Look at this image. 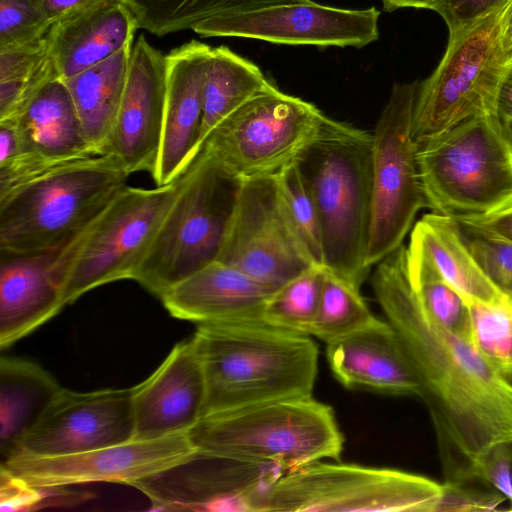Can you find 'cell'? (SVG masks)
<instances>
[{
	"mask_svg": "<svg viewBox=\"0 0 512 512\" xmlns=\"http://www.w3.org/2000/svg\"><path fill=\"white\" fill-rule=\"evenodd\" d=\"M372 287L419 381L445 482L471 480L483 454L512 443V386L472 343L422 307L408 278L404 244L377 263Z\"/></svg>",
	"mask_w": 512,
	"mask_h": 512,
	"instance_id": "1",
	"label": "cell"
},
{
	"mask_svg": "<svg viewBox=\"0 0 512 512\" xmlns=\"http://www.w3.org/2000/svg\"><path fill=\"white\" fill-rule=\"evenodd\" d=\"M192 339L205 378L202 417L312 396L319 352L309 335L249 321L198 325Z\"/></svg>",
	"mask_w": 512,
	"mask_h": 512,
	"instance_id": "2",
	"label": "cell"
},
{
	"mask_svg": "<svg viewBox=\"0 0 512 512\" xmlns=\"http://www.w3.org/2000/svg\"><path fill=\"white\" fill-rule=\"evenodd\" d=\"M297 163L317 207L323 266L360 289L371 270L372 134L328 117Z\"/></svg>",
	"mask_w": 512,
	"mask_h": 512,
	"instance_id": "3",
	"label": "cell"
},
{
	"mask_svg": "<svg viewBox=\"0 0 512 512\" xmlns=\"http://www.w3.org/2000/svg\"><path fill=\"white\" fill-rule=\"evenodd\" d=\"M198 453L284 472L338 460L344 437L331 406L312 396L273 400L202 417L189 431Z\"/></svg>",
	"mask_w": 512,
	"mask_h": 512,
	"instance_id": "4",
	"label": "cell"
},
{
	"mask_svg": "<svg viewBox=\"0 0 512 512\" xmlns=\"http://www.w3.org/2000/svg\"><path fill=\"white\" fill-rule=\"evenodd\" d=\"M118 160L95 155L65 163L0 196V252L62 248L127 185Z\"/></svg>",
	"mask_w": 512,
	"mask_h": 512,
	"instance_id": "5",
	"label": "cell"
},
{
	"mask_svg": "<svg viewBox=\"0 0 512 512\" xmlns=\"http://www.w3.org/2000/svg\"><path fill=\"white\" fill-rule=\"evenodd\" d=\"M242 181L198 152L132 280L161 298L217 261Z\"/></svg>",
	"mask_w": 512,
	"mask_h": 512,
	"instance_id": "6",
	"label": "cell"
},
{
	"mask_svg": "<svg viewBox=\"0 0 512 512\" xmlns=\"http://www.w3.org/2000/svg\"><path fill=\"white\" fill-rule=\"evenodd\" d=\"M180 177L156 188L124 186L60 248L52 276L64 306L94 288L133 278L178 193Z\"/></svg>",
	"mask_w": 512,
	"mask_h": 512,
	"instance_id": "7",
	"label": "cell"
},
{
	"mask_svg": "<svg viewBox=\"0 0 512 512\" xmlns=\"http://www.w3.org/2000/svg\"><path fill=\"white\" fill-rule=\"evenodd\" d=\"M426 207L483 215L512 202V147L495 115L469 119L417 144Z\"/></svg>",
	"mask_w": 512,
	"mask_h": 512,
	"instance_id": "8",
	"label": "cell"
},
{
	"mask_svg": "<svg viewBox=\"0 0 512 512\" xmlns=\"http://www.w3.org/2000/svg\"><path fill=\"white\" fill-rule=\"evenodd\" d=\"M443 484L391 468L317 461L287 471L268 485L254 512H437Z\"/></svg>",
	"mask_w": 512,
	"mask_h": 512,
	"instance_id": "9",
	"label": "cell"
},
{
	"mask_svg": "<svg viewBox=\"0 0 512 512\" xmlns=\"http://www.w3.org/2000/svg\"><path fill=\"white\" fill-rule=\"evenodd\" d=\"M327 118L314 104L271 85L216 125L199 152L241 181L275 175L299 159Z\"/></svg>",
	"mask_w": 512,
	"mask_h": 512,
	"instance_id": "10",
	"label": "cell"
},
{
	"mask_svg": "<svg viewBox=\"0 0 512 512\" xmlns=\"http://www.w3.org/2000/svg\"><path fill=\"white\" fill-rule=\"evenodd\" d=\"M502 12L449 35L438 66L419 82L412 117L416 144L469 119L495 115L507 68L500 43Z\"/></svg>",
	"mask_w": 512,
	"mask_h": 512,
	"instance_id": "11",
	"label": "cell"
},
{
	"mask_svg": "<svg viewBox=\"0 0 512 512\" xmlns=\"http://www.w3.org/2000/svg\"><path fill=\"white\" fill-rule=\"evenodd\" d=\"M419 81L395 84L372 133V214L367 264L400 245L426 207L412 117Z\"/></svg>",
	"mask_w": 512,
	"mask_h": 512,
	"instance_id": "12",
	"label": "cell"
},
{
	"mask_svg": "<svg viewBox=\"0 0 512 512\" xmlns=\"http://www.w3.org/2000/svg\"><path fill=\"white\" fill-rule=\"evenodd\" d=\"M217 261L273 292L316 265L287 213L276 174L242 181Z\"/></svg>",
	"mask_w": 512,
	"mask_h": 512,
	"instance_id": "13",
	"label": "cell"
},
{
	"mask_svg": "<svg viewBox=\"0 0 512 512\" xmlns=\"http://www.w3.org/2000/svg\"><path fill=\"white\" fill-rule=\"evenodd\" d=\"M198 455L188 432L130 440L60 456L16 453L1 465L35 487L113 482L135 486L188 463Z\"/></svg>",
	"mask_w": 512,
	"mask_h": 512,
	"instance_id": "14",
	"label": "cell"
},
{
	"mask_svg": "<svg viewBox=\"0 0 512 512\" xmlns=\"http://www.w3.org/2000/svg\"><path fill=\"white\" fill-rule=\"evenodd\" d=\"M380 12L325 6L311 0L221 14L196 24L201 37H242L278 44L363 47L379 37Z\"/></svg>",
	"mask_w": 512,
	"mask_h": 512,
	"instance_id": "15",
	"label": "cell"
},
{
	"mask_svg": "<svg viewBox=\"0 0 512 512\" xmlns=\"http://www.w3.org/2000/svg\"><path fill=\"white\" fill-rule=\"evenodd\" d=\"M133 433V387L91 392L62 387L12 454H74L130 441Z\"/></svg>",
	"mask_w": 512,
	"mask_h": 512,
	"instance_id": "16",
	"label": "cell"
},
{
	"mask_svg": "<svg viewBox=\"0 0 512 512\" xmlns=\"http://www.w3.org/2000/svg\"><path fill=\"white\" fill-rule=\"evenodd\" d=\"M166 55L140 35L132 48L120 107L101 155L126 172L155 173L163 137Z\"/></svg>",
	"mask_w": 512,
	"mask_h": 512,
	"instance_id": "17",
	"label": "cell"
},
{
	"mask_svg": "<svg viewBox=\"0 0 512 512\" xmlns=\"http://www.w3.org/2000/svg\"><path fill=\"white\" fill-rule=\"evenodd\" d=\"M200 454V453H199ZM203 455V454H201ZM207 464L196 466L194 459L135 485L154 505V510H204L253 512L258 496L285 473L275 466L203 455Z\"/></svg>",
	"mask_w": 512,
	"mask_h": 512,
	"instance_id": "18",
	"label": "cell"
},
{
	"mask_svg": "<svg viewBox=\"0 0 512 512\" xmlns=\"http://www.w3.org/2000/svg\"><path fill=\"white\" fill-rule=\"evenodd\" d=\"M211 54V46L192 40L166 55L163 137L152 176L157 186L176 181L199 152L204 88Z\"/></svg>",
	"mask_w": 512,
	"mask_h": 512,
	"instance_id": "19",
	"label": "cell"
},
{
	"mask_svg": "<svg viewBox=\"0 0 512 512\" xmlns=\"http://www.w3.org/2000/svg\"><path fill=\"white\" fill-rule=\"evenodd\" d=\"M205 391L191 337L177 343L147 379L133 386V439L188 432L202 418Z\"/></svg>",
	"mask_w": 512,
	"mask_h": 512,
	"instance_id": "20",
	"label": "cell"
},
{
	"mask_svg": "<svg viewBox=\"0 0 512 512\" xmlns=\"http://www.w3.org/2000/svg\"><path fill=\"white\" fill-rule=\"evenodd\" d=\"M274 292L239 270L215 261L161 296L175 318L198 325L262 321Z\"/></svg>",
	"mask_w": 512,
	"mask_h": 512,
	"instance_id": "21",
	"label": "cell"
},
{
	"mask_svg": "<svg viewBox=\"0 0 512 512\" xmlns=\"http://www.w3.org/2000/svg\"><path fill=\"white\" fill-rule=\"evenodd\" d=\"M336 379L347 388L394 395H420V384L403 345L388 321L326 344Z\"/></svg>",
	"mask_w": 512,
	"mask_h": 512,
	"instance_id": "22",
	"label": "cell"
},
{
	"mask_svg": "<svg viewBox=\"0 0 512 512\" xmlns=\"http://www.w3.org/2000/svg\"><path fill=\"white\" fill-rule=\"evenodd\" d=\"M59 250L26 254L1 252V349L29 335L65 307L52 276Z\"/></svg>",
	"mask_w": 512,
	"mask_h": 512,
	"instance_id": "23",
	"label": "cell"
},
{
	"mask_svg": "<svg viewBox=\"0 0 512 512\" xmlns=\"http://www.w3.org/2000/svg\"><path fill=\"white\" fill-rule=\"evenodd\" d=\"M138 23L126 0H115L54 23L51 49L66 81L106 60L132 40Z\"/></svg>",
	"mask_w": 512,
	"mask_h": 512,
	"instance_id": "24",
	"label": "cell"
},
{
	"mask_svg": "<svg viewBox=\"0 0 512 512\" xmlns=\"http://www.w3.org/2000/svg\"><path fill=\"white\" fill-rule=\"evenodd\" d=\"M8 120L15 122L29 148L49 164L98 155L85 138L71 94L61 79L49 82L17 117Z\"/></svg>",
	"mask_w": 512,
	"mask_h": 512,
	"instance_id": "25",
	"label": "cell"
},
{
	"mask_svg": "<svg viewBox=\"0 0 512 512\" xmlns=\"http://www.w3.org/2000/svg\"><path fill=\"white\" fill-rule=\"evenodd\" d=\"M408 250L425 258L468 303L507 301L484 274L463 242L452 216L428 213L413 227Z\"/></svg>",
	"mask_w": 512,
	"mask_h": 512,
	"instance_id": "26",
	"label": "cell"
},
{
	"mask_svg": "<svg viewBox=\"0 0 512 512\" xmlns=\"http://www.w3.org/2000/svg\"><path fill=\"white\" fill-rule=\"evenodd\" d=\"M62 387L40 365L20 358L0 359V452L11 455Z\"/></svg>",
	"mask_w": 512,
	"mask_h": 512,
	"instance_id": "27",
	"label": "cell"
},
{
	"mask_svg": "<svg viewBox=\"0 0 512 512\" xmlns=\"http://www.w3.org/2000/svg\"><path fill=\"white\" fill-rule=\"evenodd\" d=\"M132 44L64 81L86 140L98 155L113 128L123 96Z\"/></svg>",
	"mask_w": 512,
	"mask_h": 512,
	"instance_id": "28",
	"label": "cell"
},
{
	"mask_svg": "<svg viewBox=\"0 0 512 512\" xmlns=\"http://www.w3.org/2000/svg\"><path fill=\"white\" fill-rule=\"evenodd\" d=\"M271 85L251 61L226 46L212 48L204 88L201 145L216 125Z\"/></svg>",
	"mask_w": 512,
	"mask_h": 512,
	"instance_id": "29",
	"label": "cell"
},
{
	"mask_svg": "<svg viewBox=\"0 0 512 512\" xmlns=\"http://www.w3.org/2000/svg\"><path fill=\"white\" fill-rule=\"evenodd\" d=\"M55 79L60 76L50 31L40 40L0 49V121L17 117Z\"/></svg>",
	"mask_w": 512,
	"mask_h": 512,
	"instance_id": "30",
	"label": "cell"
},
{
	"mask_svg": "<svg viewBox=\"0 0 512 512\" xmlns=\"http://www.w3.org/2000/svg\"><path fill=\"white\" fill-rule=\"evenodd\" d=\"M305 0H126L138 28L156 36L191 29L213 16Z\"/></svg>",
	"mask_w": 512,
	"mask_h": 512,
	"instance_id": "31",
	"label": "cell"
},
{
	"mask_svg": "<svg viewBox=\"0 0 512 512\" xmlns=\"http://www.w3.org/2000/svg\"><path fill=\"white\" fill-rule=\"evenodd\" d=\"M377 320L360 289L326 269L319 308L309 335L328 344L365 329Z\"/></svg>",
	"mask_w": 512,
	"mask_h": 512,
	"instance_id": "32",
	"label": "cell"
},
{
	"mask_svg": "<svg viewBox=\"0 0 512 512\" xmlns=\"http://www.w3.org/2000/svg\"><path fill=\"white\" fill-rule=\"evenodd\" d=\"M407 273L422 307L443 327L471 343L469 303L422 256L407 248Z\"/></svg>",
	"mask_w": 512,
	"mask_h": 512,
	"instance_id": "33",
	"label": "cell"
},
{
	"mask_svg": "<svg viewBox=\"0 0 512 512\" xmlns=\"http://www.w3.org/2000/svg\"><path fill=\"white\" fill-rule=\"evenodd\" d=\"M325 272L324 266L314 265L284 284L267 300L262 321L309 335L319 308Z\"/></svg>",
	"mask_w": 512,
	"mask_h": 512,
	"instance_id": "34",
	"label": "cell"
},
{
	"mask_svg": "<svg viewBox=\"0 0 512 512\" xmlns=\"http://www.w3.org/2000/svg\"><path fill=\"white\" fill-rule=\"evenodd\" d=\"M471 343L503 376L512 373V303H469Z\"/></svg>",
	"mask_w": 512,
	"mask_h": 512,
	"instance_id": "35",
	"label": "cell"
},
{
	"mask_svg": "<svg viewBox=\"0 0 512 512\" xmlns=\"http://www.w3.org/2000/svg\"><path fill=\"white\" fill-rule=\"evenodd\" d=\"M276 178L287 213L304 247L313 262L323 266L318 211L297 161L279 171Z\"/></svg>",
	"mask_w": 512,
	"mask_h": 512,
	"instance_id": "36",
	"label": "cell"
},
{
	"mask_svg": "<svg viewBox=\"0 0 512 512\" xmlns=\"http://www.w3.org/2000/svg\"><path fill=\"white\" fill-rule=\"evenodd\" d=\"M452 217L484 274L503 294L512 293V241L464 216Z\"/></svg>",
	"mask_w": 512,
	"mask_h": 512,
	"instance_id": "37",
	"label": "cell"
},
{
	"mask_svg": "<svg viewBox=\"0 0 512 512\" xmlns=\"http://www.w3.org/2000/svg\"><path fill=\"white\" fill-rule=\"evenodd\" d=\"M51 26L42 0H0V49L40 40Z\"/></svg>",
	"mask_w": 512,
	"mask_h": 512,
	"instance_id": "38",
	"label": "cell"
},
{
	"mask_svg": "<svg viewBox=\"0 0 512 512\" xmlns=\"http://www.w3.org/2000/svg\"><path fill=\"white\" fill-rule=\"evenodd\" d=\"M470 481L443 483V494L437 512L495 511L507 498L496 489L472 486Z\"/></svg>",
	"mask_w": 512,
	"mask_h": 512,
	"instance_id": "39",
	"label": "cell"
},
{
	"mask_svg": "<svg viewBox=\"0 0 512 512\" xmlns=\"http://www.w3.org/2000/svg\"><path fill=\"white\" fill-rule=\"evenodd\" d=\"M471 480L484 482L510 501L512 511V443H500L483 454L471 471Z\"/></svg>",
	"mask_w": 512,
	"mask_h": 512,
	"instance_id": "40",
	"label": "cell"
},
{
	"mask_svg": "<svg viewBox=\"0 0 512 512\" xmlns=\"http://www.w3.org/2000/svg\"><path fill=\"white\" fill-rule=\"evenodd\" d=\"M511 0H441L437 13L453 35L491 14L504 10Z\"/></svg>",
	"mask_w": 512,
	"mask_h": 512,
	"instance_id": "41",
	"label": "cell"
},
{
	"mask_svg": "<svg viewBox=\"0 0 512 512\" xmlns=\"http://www.w3.org/2000/svg\"><path fill=\"white\" fill-rule=\"evenodd\" d=\"M44 488L35 487L0 466V511H35L43 508Z\"/></svg>",
	"mask_w": 512,
	"mask_h": 512,
	"instance_id": "42",
	"label": "cell"
},
{
	"mask_svg": "<svg viewBox=\"0 0 512 512\" xmlns=\"http://www.w3.org/2000/svg\"><path fill=\"white\" fill-rule=\"evenodd\" d=\"M110 1L115 0H42V9L53 25Z\"/></svg>",
	"mask_w": 512,
	"mask_h": 512,
	"instance_id": "43",
	"label": "cell"
},
{
	"mask_svg": "<svg viewBox=\"0 0 512 512\" xmlns=\"http://www.w3.org/2000/svg\"><path fill=\"white\" fill-rule=\"evenodd\" d=\"M464 217L512 241V202L488 214Z\"/></svg>",
	"mask_w": 512,
	"mask_h": 512,
	"instance_id": "44",
	"label": "cell"
},
{
	"mask_svg": "<svg viewBox=\"0 0 512 512\" xmlns=\"http://www.w3.org/2000/svg\"><path fill=\"white\" fill-rule=\"evenodd\" d=\"M501 127L512 124V65L507 66L502 77L495 108Z\"/></svg>",
	"mask_w": 512,
	"mask_h": 512,
	"instance_id": "45",
	"label": "cell"
},
{
	"mask_svg": "<svg viewBox=\"0 0 512 512\" xmlns=\"http://www.w3.org/2000/svg\"><path fill=\"white\" fill-rule=\"evenodd\" d=\"M500 43L505 66L512 65V0L503 10L500 22Z\"/></svg>",
	"mask_w": 512,
	"mask_h": 512,
	"instance_id": "46",
	"label": "cell"
},
{
	"mask_svg": "<svg viewBox=\"0 0 512 512\" xmlns=\"http://www.w3.org/2000/svg\"><path fill=\"white\" fill-rule=\"evenodd\" d=\"M441 0H382L385 11L400 8H417L437 11Z\"/></svg>",
	"mask_w": 512,
	"mask_h": 512,
	"instance_id": "47",
	"label": "cell"
},
{
	"mask_svg": "<svg viewBox=\"0 0 512 512\" xmlns=\"http://www.w3.org/2000/svg\"><path fill=\"white\" fill-rule=\"evenodd\" d=\"M505 379L509 382V384L512 386V373L504 375Z\"/></svg>",
	"mask_w": 512,
	"mask_h": 512,
	"instance_id": "48",
	"label": "cell"
},
{
	"mask_svg": "<svg viewBox=\"0 0 512 512\" xmlns=\"http://www.w3.org/2000/svg\"><path fill=\"white\" fill-rule=\"evenodd\" d=\"M508 300L512 303V293L506 294Z\"/></svg>",
	"mask_w": 512,
	"mask_h": 512,
	"instance_id": "49",
	"label": "cell"
}]
</instances>
